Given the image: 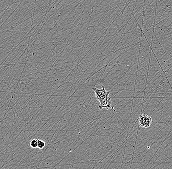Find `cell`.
Masks as SVG:
<instances>
[{
	"mask_svg": "<svg viewBox=\"0 0 172 169\" xmlns=\"http://www.w3.org/2000/svg\"><path fill=\"white\" fill-rule=\"evenodd\" d=\"M38 140L37 139H34L30 141V145L31 148L35 149L37 148Z\"/></svg>",
	"mask_w": 172,
	"mask_h": 169,
	"instance_id": "obj_3",
	"label": "cell"
},
{
	"mask_svg": "<svg viewBox=\"0 0 172 169\" xmlns=\"http://www.w3.org/2000/svg\"><path fill=\"white\" fill-rule=\"evenodd\" d=\"M94 92L95 93V98L99 101L100 104L99 108L102 109L103 108L109 110L112 109L111 102V98L109 97L111 91H107L105 90V86H103L101 89H98L96 87L92 88Z\"/></svg>",
	"mask_w": 172,
	"mask_h": 169,
	"instance_id": "obj_1",
	"label": "cell"
},
{
	"mask_svg": "<svg viewBox=\"0 0 172 169\" xmlns=\"http://www.w3.org/2000/svg\"><path fill=\"white\" fill-rule=\"evenodd\" d=\"M152 122L151 116L146 114H143L140 115L139 118V123L140 126L142 128H149Z\"/></svg>",
	"mask_w": 172,
	"mask_h": 169,
	"instance_id": "obj_2",
	"label": "cell"
},
{
	"mask_svg": "<svg viewBox=\"0 0 172 169\" xmlns=\"http://www.w3.org/2000/svg\"><path fill=\"white\" fill-rule=\"evenodd\" d=\"M37 148L41 149L44 148L45 146V142H44V141L42 140H40V139H37Z\"/></svg>",
	"mask_w": 172,
	"mask_h": 169,
	"instance_id": "obj_4",
	"label": "cell"
}]
</instances>
